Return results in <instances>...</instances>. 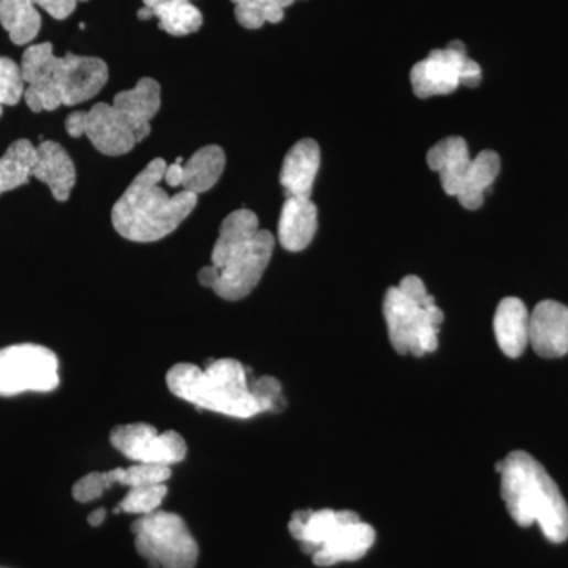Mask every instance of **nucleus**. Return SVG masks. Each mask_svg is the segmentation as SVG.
<instances>
[{
	"label": "nucleus",
	"mask_w": 568,
	"mask_h": 568,
	"mask_svg": "<svg viewBox=\"0 0 568 568\" xmlns=\"http://www.w3.org/2000/svg\"><path fill=\"white\" fill-rule=\"evenodd\" d=\"M21 72L25 105L34 112L90 100L109 78L108 65L101 58L72 53L57 57L51 43L29 46L21 58Z\"/></svg>",
	"instance_id": "obj_1"
},
{
	"label": "nucleus",
	"mask_w": 568,
	"mask_h": 568,
	"mask_svg": "<svg viewBox=\"0 0 568 568\" xmlns=\"http://www.w3.org/2000/svg\"><path fill=\"white\" fill-rule=\"evenodd\" d=\"M167 167L163 159L150 161L114 204L112 226L124 239L139 244L164 239L196 207V194L182 190L168 196L161 189Z\"/></svg>",
	"instance_id": "obj_2"
},
{
	"label": "nucleus",
	"mask_w": 568,
	"mask_h": 568,
	"mask_svg": "<svg viewBox=\"0 0 568 568\" xmlns=\"http://www.w3.org/2000/svg\"><path fill=\"white\" fill-rule=\"evenodd\" d=\"M274 248V234L259 229L255 212L240 208L227 215L212 250L215 294L229 302L245 299L261 281Z\"/></svg>",
	"instance_id": "obj_3"
},
{
	"label": "nucleus",
	"mask_w": 568,
	"mask_h": 568,
	"mask_svg": "<svg viewBox=\"0 0 568 568\" xmlns=\"http://www.w3.org/2000/svg\"><path fill=\"white\" fill-rule=\"evenodd\" d=\"M502 500L516 524L537 523L553 544L568 538V505L545 468L523 450L502 461Z\"/></svg>",
	"instance_id": "obj_4"
},
{
	"label": "nucleus",
	"mask_w": 568,
	"mask_h": 568,
	"mask_svg": "<svg viewBox=\"0 0 568 568\" xmlns=\"http://www.w3.org/2000/svg\"><path fill=\"white\" fill-rule=\"evenodd\" d=\"M167 384L172 395L200 409L234 419H251L264 412L253 395L247 369L234 358H219L204 369L193 364L174 365Z\"/></svg>",
	"instance_id": "obj_5"
},
{
	"label": "nucleus",
	"mask_w": 568,
	"mask_h": 568,
	"mask_svg": "<svg viewBox=\"0 0 568 568\" xmlns=\"http://www.w3.org/2000/svg\"><path fill=\"white\" fill-rule=\"evenodd\" d=\"M383 308L388 339L398 354L421 357L438 350L443 311L419 277L408 275L388 289Z\"/></svg>",
	"instance_id": "obj_6"
},
{
	"label": "nucleus",
	"mask_w": 568,
	"mask_h": 568,
	"mask_svg": "<svg viewBox=\"0 0 568 568\" xmlns=\"http://www.w3.org/2000/svg\"><path fill=\"white\" fill-rule=\"evenodd\" d=\"M139 555L152 568H194L200 548L185 522L170 512L142 515L131 524Z\"/></svg>",
	"instance_id": "obj_7"
},
{
	"label": "nucleus",
	"mask_w": 568,
	"mask_h": 568,
	"mask_svg": "<svg viewBox=\"0 0 568 568\" xmlns=\"http://www.w3.org/2000/svg\"><path fill=\"white\" fill-rule=\"evenodd\" d=\"M61 384L58 358L40 344H13L0 350V397L25 392L46 394Z\"/></svg>",
	"instance_id": "obj_8"
},
{
	"label": "nucleus",
	"mask_w": 568,
	"mask_h": 568,
	"mask_svg": "<svg viewBox=\"0 0 568 568\" xmlns=\"http://www.w3.org/2000/svg\"><path fill=\"white\" fill-rule=\"evenodd\" d=\"M480 81L482 68L468 56L467 46L458 40L443 50L431 51L430 56L410 69V84L419 98L452 94L460 86L478 87Z\"/></svg>",
	"instance_id": "obj_9"
},
{
	"label": "nucleus",
	"mask_w": 568,
	"mask_h": 568,
	"mask_svg": "<svg viewBox=\"0 0 568 568\" xmlns=\"http://www.w3.org/2000/svg\"><path fill=\"white\" fill-rule=\"evenodd\" d=\"M65 128L72 138H89L103 156H126L138 144L135 131L109 103H97L89 111L69 114Z\"/></svg>",
	"instance_id": "obj_10"
},
{
	"label": "nucleus",
	"mask_w": 568,
	"mask_h": 568,
	"mask_svg": "<svg viewBox=\"0 0 568 568\" xmlns=\"http://www.w3.org/2000/svg\"><path fill=\"white\" fill-rule=\"evenodd\" d=\"M114 449L138 464L171 467L186 457V443L179 432L157 431L148 424L120 425L111 431Z\"/></svg>",
	"instance_id": "obj_11"
},
{
	"label": "nucleus",
	"mask_w": 568,
	"mask_h": 568,
	"mask_svg": "<svg viewBox=\"0 0 568 568\" xmlns=\"http://www.w3.org/2000/svg\"><path fill=\"white\" fill-rule=\"evenodd\" d=\"M171 478L170 467H157V464H135L126 469H112L108 472H90L73 486V497L76 501L87 504L98 500L106 490L114 485L135 486L157 485L167 483Z\"/></svg>",
	"instance_id": "obj_12"
},
{
	"label": "nucleus",
	"mask_w": 568,
	"mask_h": 568,
	"mask_svg": "<svg viewBox=\"0 0 568 568\" xmlns=\"http://www.w3.org/2000/svg\"><path fill=\"white\" fill-rule=\"evenodd\" d=\"M529 343L545 358L568 353V307L556 300H544L534 308L529 321Z\"/></svg>",
	"instance_id": "obj_13"
},
{
	"label": "nucleus",
	"mask_w": 568,
	"mask_h": 568,
	"mask_svg": "<svg viewBox=\"0 0 568 568\" xmlns=\"http://www.w3.org/2000/svg\"><path fill=\"white\" fill-rule=\"evenodd\" d=\"M112 106L122 114L128 126L135 131L137 141H144L152 131L150 120L160 111V84L152 78H141L133 89L119 92L114 97Z\"/></svg>",
	"instance_id": "obj_14"
},
{
	"label": "nucleus",
	"mask_w": 568,
	"mask_h": 568,
	"mask_svg": "<svg viewBox=\"0 0 568 568\" xmlns=\"http://www.w3.org/2000/svg\"><path fill=\"white\" fill-rule=\"evenodd\" d=\"M321 164V149L314 139L297 141L286 153L280 183L288 197H308L313 193L314 181Z\"/></svg>",
	"instance_id": "obj_15"
},
{
	"label": "nucleus",
	"mask_w": 568,
	"mask_h": 568,
	"mask_svg": "<svg viewBox=\"0 0 568 568\" xmlns=\"http://www.w3.org/2000/svg\"><path fill=\"white\" fill-rule=\"evenodd\" d=\"M376 540V533L364 522L346 523L335 531L328 542L314 553L313 562L318 567L335 566L340 562L362 559Z\"/></svg>",
	"instance_id": "obj_16"
},
{
	"label": "nucleus",
	"mask_w": 568,
	"mask_h": 568,
	"mask_svg": "<svg viewBox=\"0 0 568 568\" xmlns=\"http://www.w3.org/2000/svg\"><path fill=\"white\" fill-rule=\"evenodd\" d=\"M354 522H361V516L353 511H299L289 522V533L300 542L303 553L313 556L340 526Z\"/></svg>",
	"instance_id": "obj_17"
},
{
	"label": "nucleus",
	"mask_w": 568,
	"mask_h": 568,
	"mask_svg": "<svg viewBox=\"0 0 568 568\" xmlns=\"http://www.w3.org/2000/svg\"><path fill=\"white\" fill-rule=\"evenodd\" d=\"M36 153L39 157H36L32 178L46 183L54 200L65 203L76 183V168L72 157L56 141H43L36 148Z\"/></svg>",
	"instance_id": "obj_18"
},
{
	"label": "nucleus",
	"mask_w": 568,
	"mask_h": 568,
	"mask_svg": "<svg viewBox=\"0 0 568 568\" xmlns=\"http://www.w3.org/2000/svg\"><path fill=\"white\" fill-rule=\"evenodd\" d=\"M318 231V207L308 197H286L278 222V242L288 251L306 250Z\"/></svg>",
	"instance_id": "obj_19"
},
{
	"label": "nucleus",
	"mask_w": 568,
	"mask_h": 568,
	"mask_svg": "<svg viewBox=\"0 0 568 568\" xmlns=\"http://www.w3.org/2000/svg\"><path fill=\"white\" fill-rule=\"evenodd\" d=\"M468 142L461 137L442 139L428 150L427 163L441 178L443 192L457 196L471 167Z\"/></svg>",
	"instance_id": "obj_20"
},
{
	"label": "nucleus",
	"mask_w": 568,
	"mask_h": 568,
	"mask_svg": "<svg viewBox=\"0 0 568 568\" xmlns=\"http://www.w3.org/2000/svg\"><path fill=\"white\" fill-rule=\"evenodd\" d=\"M531 314L523 300L507 297L502 300L494 314V335L502 353L519 357L529 344Z\"/></svg>",
	"instance_id": "obj_21"
},
{
	"label": "nucleus",
	"mask_w": 568,
	"mask_h": 568,
	"mask_svg": "<svg viewBox=\"0 0 568 568\" xmlns=\"http://www.w3.org/2000/svg\"><path fill=\"white\" fill-rule=\"evenodd\" d=\"M501 171V157L493 150H483L472 159L467 178L458 190L457 197L468 211H478L485 201V193L496 181Z\"/></svg>",
	"instance_id": "obj_22"
},
{
	"label": "nucleus",
	"mask_w": 568,
	"mask_h": 568,
	"mask_svg": "<svg viewBox=\"0 0 568 568\" xmlns=\"http://www.w3.org/2000/svg\"><path fill=\"white\" fill-rule=\"evenodd\" d=\"M226 167V156L219 146H205L196 150L192 159L183 164L182 189L185 192L201 194L214 189Z\"/></svg>",
	"instance_id": "obj_23"
},
{
	"label": "nucleus",
	"mask_w": 568,
	"mask_h": 568,
	"mask_svg": "<svg viewBox=\"0 0 568 568\" xmlns=\"http://www.w3.org/2000/svg\"><path fill=\"white\" fill-rule=\"evenodd\" d=\"M144 7L159 18L161 31L174 36H185L200 31L203 13L192 0H142Z\"/></svg>",
	"instance_id": "obj_24"
},
{
	"label": "nucleus",
	"mask_w": 568,
	"mask_h": 568,
	"mask_svg": "<svg viewBox=\"0 0 568 568\" xmlns=\"http://www.w3.org/2000/svg\"><path fill=\"white\" fill-rule=\"evenodd\" d=\"M0 24L18 46L34 42L42 28V17L34 0H0Z\"/></svg>",
	"instance_id": "obj_25"
},
{
	"label": "nucleus",
	"mask_w": 568,
	"mask_h": 568,
	"mask_svg": "<svg viewBox=\"0 0 568 568\" xmlns=\"http://www.w3.org/2000/svg\"><path fill=\"white\" fill-rule=\"evenodd\" d=\"M36 148L29 139H18L0 157V194L12 192L32 178L36 163Z\"/></svg>",
	"instance_id": "obj_26"
},
{
	"label": "nucleus",
	"mask_w": 568,
	"mask_h": 568,
	"mask_svg": "<svg viewBox=\"0 0 568 568\" xmlns=\"http://www.w3.org/2000/svg\"><path fill=\"white\" fill-rule=\"evenodd\" d=\"M236 20L245 29L262 28L266 23L278 24L285 18V10L278 7L274 0H239L234 3Z\"/></svg>",
	"instance_id": "obj_27"
},
{
	"label": "nucleus",
	"mask_w": 568,
	"mask_h": 568,
	"mask_svg": "<svg viewBox=\"0 0 568 568\" xmlns=\"http://www.w3.org/2000/svg\"><path fill=\"white\" fill-rule=\"evenodd\" d=\"M168 489L164 483L157 485H141L130 489L126 500L120 502L119 507L114 513L126 512L133 515H149L157 512L161 502L167 497Z\"/></svg>",
	"instance_id": "obj_28"
},
{
	"label": "nucleus",
	"mask_w": 568,
	"mask_h": 568,
	"mask_svg": "<svg viewBox=\"0 0 568 568\" xmlns=\"http://www.w3.org/2000/svg\"><path fill=\"white\" fill-rule=\"evenodd\" d=\"M25 83L21 65L13 58L0 57V105L14 106L24 98Z\"/></svg>",
	"instance_id": "obj_29"
},
{
	"label": "nucleus",
	"mask_w": 568,
	"mask_h": 568,
	"mask_svg": "<svg viewBox=\"0 0 568 568\" xmlns=\"http://www.w3.org/2000/svg\"><path fill=\"white\" fill-rule=\"evenodd\" d=\"M253 395L261 403L264 412H280L285 409L283 388L275 377L264 376L250 381Z\"/></svg>",
	"instance_id": "obj_30"
},
{
	"label": "nucleus",
	"mask_w": 568,
	"mask_h": 568,
	"mask_svg": "<svg viewBox=\"0 0 568 568\" xmlns=\"http://www.w3.org/2000/svg\"><path fill=\"white\" fill-rule=\"evenodd\" d=\"M39 9L45 10L54 20H67L69 14L75 12L78 2L76 0H34Z\"/></svg>",
	"instance_id": "obj_31"
},
{
	"label": "nucleus",
	"mask_w": 568,
	"mask_h": 568,
	"mask_svg": "<svg viewBox=\"0 0 568 568\" xmlns=\"http://www.w3.org/2000/svg\"><path fill=\"white\" fill-rule=\"evenodd\" d=\"M163 181L167 182L168 186L172 189H179L183 183V164L182 159H178L175 163L168 164L167 171H164Z\"/></svg>",
	"instance_id": "obj_32"
},
{
	"label": "nucleus",
	"mask_w": 568,
	"mask_h": 568,
	"mask_svg": "<svg viewBox=\"0 0 568 568\" xmlns=\"http://www.w3.org/2000/svg\"><path fill=\"white\" fill-rule=\"evenodd\" d=\"M105 518H106L105 508H97V511L90 513L89 524H90V526H94V527L100 526V524L103 522H105Z\"/></svg>",
	"instance_id": "obj_33"
},
{
	"label": "nucleus",
	"mask_w": 568,
	"mask_h": 568,
	"mask_svg": "<svg viewBox=\"0 0 568 568\" xmlns=\"http://www.w3.org/2000/svg\"><path fill=\"white\" fill-rule=\"evenodd\" d=\"M138 18L142 21L150 20V18H153L152 10L148 9V7H142V9L138 12Z\"/></svg>",
	"instance_id": "obj_34"
},
{
	"label": "nucleus",
	"mask_w": 568,
	"mask_h": 568,
	"mask_svg": "<svg viewBox=\"0 0 568 568\" xmlns=\"http://www.w3.org/2000/svg\"><path fill=\"white\" fill-rule=\"evenodd\" d=\"M274 2L277 3L278 7H281V9L286 10L288 7H291L296 0H274Z\"/></svg>",
	"instance_id": "obj_35"
},
{
	"label": "nucleus",
	"mask_w": 568,
	"mask_h": 568,
	"mask_svg": "<svg viewBox=\"0 0 568 568\" xmlns=\"http://www.w3.org/2000/svg\"><path fill=\"white\" fill-rule=\"evenodd\" d=\"M2 112H3V106L0 105V117H2Z\"/></svg>",
	"instance_id": "obj_36"
},
{
	"label": "nucleus",
	"mask_w": 568,
	"mask_h": 568,
	"mask_svg": "<svg viewBox=\"0 0 568 568\" xmlns=\"http://www.w3.org/2000/svg\"><path fill=\"white\" fill-rule=\"evenodd\" d=\"M76 2H89V0H76Z\"/></svg>",
	"instance_id": "obj_37"
},
{
	"label": "nucleus",
	"mask_w": 568,
	"mask_h": 568,
	"mask_svg": "<svg viewBox=\"0 0 568 568\" xmlns=\"http://www.w3.org/2000/svg\"><path fill=\"white\" fill-rule=\"evenodd\" d=\"M231 2L237 3V2H239V0H231Z\"/></svg>",
	"instance_id": "obj_38"
}]
</instances>
